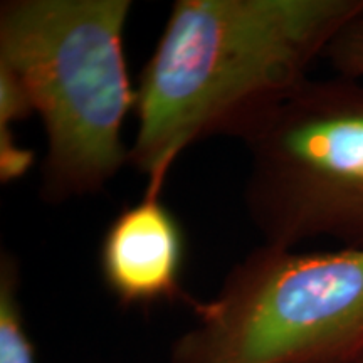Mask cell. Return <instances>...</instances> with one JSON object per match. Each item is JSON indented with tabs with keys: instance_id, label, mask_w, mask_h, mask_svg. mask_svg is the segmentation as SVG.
Listing matches in <instances>:
<instances>
[{
	"instance_id": "6da1fadb",
	"label": "cell",
	"mask_w": 363,
	"mask_h": 363,
	"mask_svg": "<svg viewBox=\"0 0 363 363\" xmlns=\"http://www.w3.org/2000/svg\"><path fill=\"white\" fill-rule=\"evenodd\" d=\"M363 0H177L136 86L130 163L160 197L182 153L240 138L310 78Z\"/></svg>"
},
{
	"instance_id": "7a4b0ae2",
	"label": "cell",
	"mask_w": 363,
	"mask_h": 363,
	"mask_svg": "<svg viewBox=\"0 0 363 363\" xmlns=\"http://www.w3.org/2000/svg\"><path fill=\"white\" fill-rule=\"evenodd\" d=\"M131 0H6L0 66L19 79L45 135L40 194L101 192L130 163L123 142L136 88L125 56Z\"/></svg>"
},
{
	"instance_id": "3957f363",
	"label": "cell",
	"mask_w": 363,
	"mask_h": 363,
	"mask_svg": "<svg viewBox=\"0 0 363 363\" xmlns=\"http://www.w3.org/2000/svg\"><path fill=\"white\" fill-rule=\"evenodd\" d=\"M170 347V363H353L363 355V247H256Z\"/></svg>"
},
{
	"instance_id": "277c9868",
	"label": "cell",
	"mask_w": 363,
	"mask_h": 363,
	"mask_svg": "<svg viewBox=\"0 0 363 363\" xmlns=\"http://www.w3.org/2000/svg\"><path fill=\"white\" fill-rule=\"evenodd\" d=\"M262 244L363 247V81L308 78L239 138Z\"/></svg>"
},
{
	"instance_id": "5b68a950",
	"label": "cell",
	"mask_w": 363,
	"mask_h": 363,
	"mask_svg": "<svg viewBox=\"0 0 363 363\" xmlns=\"http://www.w3.org/2000/svg\"><path fill=\"white\" fill-rule=\"evenodd\" d=\"M187 239L160 197L143 195L126 206L104 230L99 246V272L104 288L123 308H152L182 301L189 306L184 267Z\"/></svg>"
},
{
	"instance_id": "8992f818",
	"label": "cell",
	"mask_w": 363,
	"mask_h": 363,
	"mask_svg": "<svg viewBox=\"0 0 363 363\" xmlns=\"http://www.w3.org/2000/svg\"><path fill=\"white\" fill-rule=\"evenodd\" d=\"M0 363H38L21 301V266L7 251L0 256Z\"/></svg>"
},
{
	"instance_id": "52a82bcc",
	"label": "cell",
	"mask_w": 363,
	"mask_h": 363,
	"mask_svg": "<svg viewBox=\"0 0 363 363\" xmlns=\"http://www.w3.org/2000/svg\"><path fill=\"white\" fill-rule=\"evenodd\" d=\"M323 59L337 76L363 81V9L331 40Z\"/></svg>"
},
{
	"instance_id": "ba28073f",
	"label": "cell",
	"mask_w": 363,
	"mask_h": 363,
	"mask_svg": "<svg viewBox=\"0 0 363 363\" xmlns=\"http://www.w3.org/2000/svg\"><path fill=\"white\" fill-rule=\"evenodd\" d=\"M34 115L33 104L19 79L7 67L0 66V130Z\"/></svg>"
},
{
	"instance_id": "9c48e42d",
	"label": "cell",
	"mask_w": 363,
	"mask_h": 363,
	"mask_svg": "<svg viewBox=\"0 0 363 363\" xmlns=\"http://www.w3.org/2000/svg\"><path fill=\"white\" fill-rule=\"evenodd\" d=\"M34 165V153L17 143L12 128L0 130V182H12L26 177Z\"/></svg>"
},
{
	"instance_id": "30bf717a",
	"label": "cell",
	"mask_w": 363,
	"mask_h": 363,
	"mask_svg": "<svg viewBox=\"0 0 363 363\" xmlns=\"http://www.w3.org/2000/svg\"><path fill=\"white\" fill-rule=\"evenodd\" d=\"M353 363H363V355H360V357H358V358H357V360H355V362H353Z\"/></svg>"
}]
</instances>
